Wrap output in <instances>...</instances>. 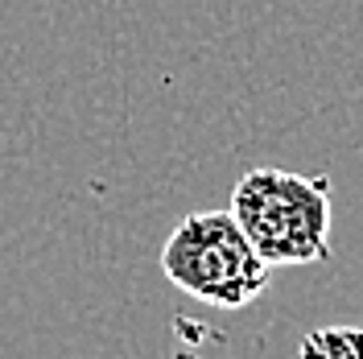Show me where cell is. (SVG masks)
I'll return each mask as SVG.
<instances>
[{"label": "cell", "instance_id": "1", "mask_svg": "<svg viewBox=\"0 0 363 359\" xmlns=\"http://www.w3.org/2000/svg\"><path fill=\"white\" fill-rule=\"evenodd\" d=\"M235 223L269 269L322 265L330 256V178L260 165L231 190Z\"/></svg>", "mask_w": 363, "mask_h": 359}, {"label": "cell", "instance_id": "2", "mask_svg": "<svg viewBox=\"0 0 363 359\" xmlns=\"http://www.w3.org/2000/svg\"><path fill=\"white\" fill-rule=\"evenodd\" d=\"M161 272L211 310H244L269 289V265L231 211H190L161 244Z\"/></svg>", "mask_w": 363, "mask_h": 359}, {"label": "cell", "instance_id": "3", "mask_svg": "<svg viewBox=\"0 0 363 359\" xmlns=\"http://www.w3.org/2000/svg\"><path fill=\"white\" fill-rule=\"evenodd\" d=\"M297 359H363V326H318L301 338Z\"/></svg>", "mask_w": 363, "mask_h": 359}]
</instances>
